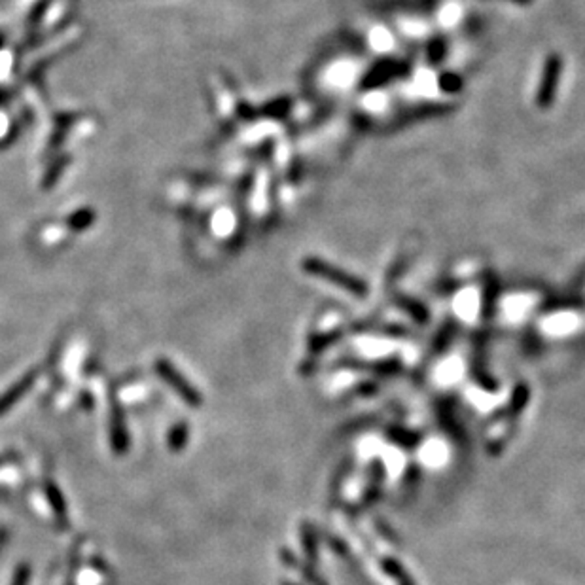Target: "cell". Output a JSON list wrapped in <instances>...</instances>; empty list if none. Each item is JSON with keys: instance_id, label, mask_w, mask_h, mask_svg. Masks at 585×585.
Returning <instances> with one entry per match:
<instances>
[{"instance_id": "obj_1", "label": "cell", "mask_w": 585, "mask_h": 585, "mask_svg": "<svg viewBox=\"0 0 585 585\" xmlns=\"http://www.w3.org/2000/svg\"><path fill=\"white\" fill-rule=\"evenodd\" d=\"M304 269L313 277H318L322 281H328L336 284V286L343 288L347 292H350L353 296H358V298H364L367 296V284L358 277L350 275L347 271L339 269L336 265L328 264L324 259L321 258H307L304 262Z\"/></svg>"}, {"instance_id": "obj_2", "label": "cell", "mask_w": 585, "mask_h": 585, "mask_svg": "<svg viewBox=\"0 0 585 585\" xmlns=\"http://www.w3.org/2000/svg\"><path fill=\"white\" fill-rule=\"evenodd\" d=\"M561 74H563V59L557 53H553L546 59V65L542 70L540 85H538V93H536V104L544 108V110L552 107L553 101H555Z\"/></svg>"}, {"instance_id": "obj_3", "label": "cell", "mask_w": 585, "mask_h": 585, "mask_svg": "<svg viewBox=\"0 0 585 585\" xmlns=\"http://www.w3.org/2000/svg\"><path fill=\"white\" fill-rule=\"evenodd\" d=\"M409 70L407 63L399 61V59H383V61L375 63L367 74L364 76V80L360 82L362 90H373V87H379V85H385L392 82V80H398L402 76H405Z\"/></svg>"}, {"instance_id": "obj_4", "label": "cell", "mask_w": 585, "mask_h": 585, "mask_svg": "<svg viewBox=\"0 0 585 585\" xmlns=\"http://www.w3.org/2000/svg\"><path fill=\"white\" fill-rule=\"evenodd\" d=\"M156 367H158V373L161 375V379L163 381H167V383L175 389V392L181 396L184 402H186L188 405H193V407H199V405L203 404V398L201 394L197 392L195 387H192V385L188 383L186 379L182 377V373H178L175 370V367L171 366L169 362L167 360H158V364H156Z\"/></svg>"}, {"instance_id": "obj_5", "label": "cell", "mask_w": 585, "mask_h": 585, "mask_svg": "<svg viewBox=\"0 0 585 585\" xmlns=\"http://www.w3.org/2000/svg\"><path fill=\"white\" fill-rule=\"evenodd\" d=\"M110 444L116 455H124L129 449V434L125 426L124 413L119 409V405L114 404L112 417H110Z\"/></svg>"}, {"instance_id": "obj_6", "label": "cell", "mask_w": 585, "mask_h": 585, "mask_svg": "<svg viewBox=\"0 0 585 585\" xmlns=\"http://www.w3.org/2000/svg\"><path fill=\"white\" fill-rule=\"evenodd\" d=\"M34 381H36V372H31L27 373V375H23L14 387H10V389L6 390V392L0 396V415H4L6 411H10L11 407L31 390Z\"/></svg>"}, {"instance_id": "obj_7", "label": "cell", "mask_w": 585, "mask_h": 585, "mask_svg": "<svg viewBox=\"0 0 585 585\" xmlns=\"http://www.w3.org/2000/svg\"><path fill=\"white\" fill-rule=\"evenodd\" d=\"M45 495H48V502H50L51 510H53V515H55L57 523L61 527V530H65L68 527V515H67V504H65V498H63L61 490L57 487L55 483L48 481L45 483Z\"/></svg>"}, {"instance_id": "obj_8", "label": "cell", "mask_w": 585, "mask_h": 585, "mask_svg": "<svg viewBox=\"0 0 585 585\" xmlns=\"http://www.w3.org/2000/svg\"><path fill=\"white\" fill-rule=\"evenodd\" d=\"M281 557H282V563H286L288 567H292V569H296L299 572V574L304 576V580L307 581L309 585H328L326 581L322 580L321 576L316 574V570L313 569V564H307V563H301L296 555H294L290 549H281Z\"/></svg>"}, {"instance_id": "obj_9", "label": "cell", "mask_w": 585, "mask_h": 585, "mask_svg": "<svg viewBox=\"0 0 585 585\" xmlns=\"http://www.w3.org/2000/svg\"><path fill=\"white\" fill-rule=\"evenodd\" d=\"M530 402V387L527 383H517L512 392L510 404H508V415L519 417L527 409Z\"/></svg>"}, {"instance_id": "obj_10", "label": "cell", "mask_w": 585, "mask_h": 585, "mask_svg": "<svg viewBox=\"0 0 585 585\" xmlns=\"http://www.w3.org/2000/svg\"><path fill=\"white\" fill-rule=\"evenodd\" d=\"M387 436H389V439L392 444L399 445V447H404V449H413V447H417V445L422 441L421 434H417L413 432V430H407V428L402 426H390L389 430H387Z\"/></svg>"}, {"instance_id": "obj_11", "label": "cell", "mask_w": 585, "mask_h": 585, "mask_svg": "<svg viewBox=\"0 0 585 585\" xmlns=\"http://www.w3.org/2000/svg\"><path fill=\"white\" fill-rule=\"evenodd\" d=\"M301 542H304L305 555L311 564L318 563V536L309 523L301 525Z\"/></svg>"}, {"instance_id": "obj_12", "label": "cell", "mask_w": 585, "mask_h": 585, "mask_svg": "<svg viewBox=\"0 0 585 585\" xmlns=\"http://www.w3.org/2000/svg\"><path fill=\"white\" fill-rule=\"evenodd\" d=\"M396 304H398L404 311H407V313L411 315V318H413L415 322H419V324H426L428 322V311H426V307L421 304V301H415V299L398 296V298H396Z\"/></svg>"}, {"instance_id": "obj_13", "label": "cell", "mask_w": 585, "mask_h": 585, "mask_svg": "<svg viewBox=\"0 0 585 585\" xmlns=\"http://www.w3.org/2000/svg\"><path fill=\"white\" fill-rule=\"evenodd\" d=\"M188 436H190V430H188L186 422L182 421V422H178V424H175V426L171 428L169 439H167V444H169V449L171 451H182V449H184V445L188 444Z\"/></svg>"}, {"instance_id": "obj_14", "label": "cell", "mask_w": 585, "mask_h": 585, "mask_svg": "<svg viewBox=\"0 0 585 585\" xmlns=\"http://www.w3.org/2000/svg\"><path fill=\"white\" fill-rule=\"evenodd\" d=\"M341 333L343 332L336 330V332H328V333H321V336H315V338L309 341L311 355H321L322 350H326L330 345L336 343V341L341 338Z\"/></svg>"}, {"instance_id": "obj_15", "label": "cell", "mask_w": 585, "mask_h": 585, "mask_svg": "<svg viewBox=\"0 0 585 585\" xmlns=\"http://www.w3.org/2000/svg\"><path fill=\"white\" fill-rule=\"evenodd\" d=\"M455 322H447V324H444V326L439 328L438 336L434 338V343H432V349L436 355H439V353H444L447 347H449L451 339H453V336H455Z\"/></svg>"}, {"instance_id": "obj_16", "label": "cell", "mask_w": 585, "mask_h": 585, "mask_svg": "<svg viewBox=\"0 0 585 585\" xmlns=\"http://www.w3.org/2000/svg\"><path fill=\"white\" fill-rule=\"evenodd\" d=\"M496 296H498V282L489 277L487 281V286H485V294H483V316L485 318H490V313L495 309V301Z\"/></svg>"}, {"instance_id": "obj_17", "label": "cell", "mask_w": 585, "mask_h": 585, "mask_svg": "<svg viewBox=\"0 0 585 585\" xmlns=\"http://www.w3.org/2000/svg\"><path fill=\"white\" fill-rule=\"evenodd\" d=\"M381 567H383L385 574L390 576L392 580H398L399 576H404L407 570L404 569V564L396 561L394 557H383L381 559Z\"/></svg>"}, {"instance_id": "obj_18", "label": "cell", "mask_w": 585, "mask_h": 585, "mask_svg": "<svg viewBox=\"0 0 585 585\" xmlns=\"http://www.w3.org/2000/svg\"><path fill=\"white\" fill-rule=\"evenodd\" d=\"M364 367H372L373 372L381 375H390V373H398L402 370V364L398 360H379L375 364H364Z\"/></svg>"}, {"instance_id": "obj_19", "label": "cell", "mask_w": 585, "mask_h": 585, "mask_svg": "<svg viewBox=\"0 0 585 585\" xmlns=\"http://www.w3.org/2000/svg\"><path fill=\"white\" fill-rule=\"evenodd\" d=\"M473 377H476V381H478L485 390H489V392H495V390H498V387H500L495 377H490L489 373L483 372V370H478V367L473 370Z\"/></svg>"}, {"instance_id": "obj_20", "label": "cell", "mask_w": 585, "mask_h": 585, "mask_svg": "<svg viewBox=\"0 0 585 585\" xmlns=\"http://www.w3.org/2000/svg\"><path fill=\"white\" fill-rule=\"evenodd\" d=\"M31 581V567L28 564H19L16 570V576L11 580V585H28Z\"/></svg>"}, {"instance_id": "obj_21", "label": "cell", "mask_w": 585, "mask_h": 585, "mask_svg": "<svg viewBox=\"0 0 585 585\" xmlns=\"http://www.w3.org/2000/svg\"><path fill=\"white\" fill-rule=\"evenodd\" d=\"M444 51H445L444 40L432 42V45H430V61L438 63L439 59H441V55H444Z\"/></svg>"}, {"instance_id": "obj_22", "label": "cell", "mask_w": 585, "mask_h": 585, "mask_svg": "<svg viewBox=\"0 0 585 585\" xmlns=\"http://www.w3.org/2000/svg\"><path fill=\"white\" fill-rule=\"evenodd\" d=\"M356 390H358V394H362V396H373V394H377L379 387L375 383H362Z\"/></svg>"}, {"instance_id": "obj_23", "label": "cell", "mask_w": 585, "mask_h": 585, "mask_svg": "<svg viewBox=\"0 0 585 585\" xmlns=\"http://www.w3.org/2000/svg\"><path fill=\"white\" fill-rule=\"evenodd\" d=\"M330 542H332V547L336 552L341 553V555H347V546H345V544H341V542L336 540V538H330Z\"/></svg>"}, {"instance_id": "obj_24", "label": "cell", "mask_w": 585, "mask_h": 585, "mask_svg": "<svg viewBox=\"0 0 585 585\" xmlns=\"http://www.w3.org/2000/svg\"><path fill=\"white\" fill-rule=\"evenodd\" d=\"M396 584H398V585H415V581H413V578L409 576V572H405L404 576H399L398 580H396Z\"/></svg>"}, {"instance_id": "obj_25", "label": "cell", "mask_w": 585, "mask_h": 585, "mask_svg": "<svg viewBox=\"0 0 585 585\" xmlns=\"http://www.w3.org/2000/svg\"><path fill=\"white\" fill-rule=\"evenodd\" d=\"M508 2H513V4L527 6V4H530V2H532V0H508Z\"/></svg>"}, {"instance_id": "obj_26", "label": "cell", "mask_w": 585, "mask_h": 585, "mask_svg": "<svg viewBox=\"0 0 585 585\" xmlns=\"http://www.w3.org/2000/svg\"><path fill=\"white\" fill-rule=\"evenodd\" d=\"M282 585H296V584H292V581H282Z\"/></svg>"}]
</instances>
